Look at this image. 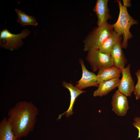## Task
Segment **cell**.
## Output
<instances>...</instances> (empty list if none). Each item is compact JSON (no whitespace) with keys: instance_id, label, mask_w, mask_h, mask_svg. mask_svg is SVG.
<instances>
[{"instance_id":"obj_5","label":"cell","mask_w":140,"mask_h":140,"mask_svg":"<svg viewBox=\"0 0 140 140\" xmlns=\"http://www.w3.org/2000/svg\"><path fill=\"white\" fill-rule=\"evenodd\" d=\"M88 52L86 60L94 71L113 66V61L111 54L103 53L98 49Z\"/></svg>"},{"instance_id":"obj_10","label":"cell","mask_w":140,"mask_h":140,"mask_svg":"<svg viewBox=\"0 0 140 140\" xmlns=\"http://www.w3.org/2000/svg\"><path fill=\"white\" fill-rule=\"evenodd\" d=\"M120 76L110 80L99 84L98 88L93 93L94 97L102 96L106 95L111 91L118 86Z\"/></svg>"},{"instance_id":"obj_13","label":"cell","mask_w":140,"mask_h":140,"mask_svg":"<svg viewBox=\"0 0 140 140\" xmlns=\"http://www.w3.org/2000/svg\"><path fill=\"white\" fill-rule=\"evenodd\" d=\"M63 87L67 88L69 91L71 95V100L69 106L68 110L64 113L59 115L58 120L60 119L62 116L66 113L65 116L67 117H68L73 114V105L75 100L77 97L81 93L85 92L86 91L82 90L73 86L72 84L67 83L64 81L62 83Z\"/></svg>"},{"instance_id":"obj_7","label":"cell","mask_w":140,"mask_h":140,"mask_svg":"<svg viewBox=\"0 0 140 140\" xmlns=\"http://www.w3.org/2000/svg\"><path fill=\"white\" fill-rule=\"evenodd\" d=\"M111 105L113 111L120 116H125L129 108L127 96L118 90L113 95Z\"/></svg>"},{"instance_id":"obj_6","label":"cell","mask_w":140,"mask_h":140,"mask_svg":"<svg viewBox=\"0 0 140 140\" xmlns=\"http://www.w3.org/2000/svg\"><path fill=\"white\" fill-rule=\"evenodd\" d=\"M130 65L121 69L122 78L117 87L118 90L127 97H130L134 92L135 85L130 71Z\"/></svg>"},{"instance_id":"obj_1","label":"cell","mask_w":140,"mask_h":140,"mask_svg":"<svg viewBox=\"0 0 140 140\" xmlns=\"http://www.w3.org/2000/svg\"><path fill=\"white\" fill-rule=\"evenodd\" d=\"M38 113L32 102L25 101L18 102L9 110L7 120L17 138L26 137L33 131Z\"/></svg>"},{"instance_id":"obj_16","label":"cell","mask_w":140,"mask_h":140,"mask_svg":"<svg viewBox=\"0 0 140 140\" xmlns=\"http://www.w3.org/2000/svg\"><path fill=\"white\" fill-rule=\"evenodd\" d=\"M15 10L18 15L17 21L22 26L31 25L36 26L38 25L34 17L27 15L18 9H15Z\"/></svg>"},{"instance_id":"obj_15","label":"cell","mask_w":140,"mask_h":140,"mask_svg":"<svg viewBox=\"0 0 140 140\" xmlns=\"http://www.w3.org/2000/svg\"><path fill=\"white\" fill-rule=\"evenodd\" d=\"M0 140H20L15 136L5 117L0 123Z\"/></svg>"},{"instance_id":"obj_9","label":"cell","mask_w":140,"mask_h":140,"mask_svg":"<svg viewBox=\"0 0 140 140\" xmlns=\"http://www.w3.org/2000/svg\"><path fill=\"white\" fill-rule=\"evenodd\" d=\"M108 0H97L94 8V11L97 18L98 27H101L107 23V20L111 16L108 7Z\"/></svg>"},{"instance_id":"obj_19","label":"cell","mask_w":140,"mask_h":140,"mask_svg":"<svg viewBox=\"0 0 140 140\" xmlns=\"http://www.w3.org/2000/svg\"><path fill=\"white\" fill-rule=\"evenodd\" d=\"M123 5L126 8L130 7L131 6V1L129 0H122Z\"/></svg>"},{"instance_id":"obj_8","label":"cell","mask_w":140,"mask_h":140,"mask_svg":"<svg viewBox=\"0 0 140 140\" xmlns=\"http://www.w3.org/2000/svg\"><path fill=\"white\" fill-rule=\"evenodd\" d=\"M80 62L82 72V76L75 86L81 90L89 87H98L99 85L96 80V75L93 72L87 70L82 60L80 59Z\"/></svg>"},{"instance_id":"obj_18","label":"cell","mask_w":140,"mask_h":140,"mask_svg":"<svg viewBox=\"0 0 140 140\" xmlns=\"http://www.w3.org/2000/svg\"><path fill=\"white\" fill-rule=\"evenodd\" d=\"M132 124L138 130V135L137 138L140 139V117L138 116L135 117Z\"/></svg>"},{"instance_id":"obj_4","label":"cell","mask_w":140,"mask_h":140,"mask_svg":"<svg viewBox=\"0 0 140 140\" xmlns=\"http://www.w3.org/2000/svg\"><path fill=\"white\" fill-rule=\"evenodd\" d=\"M30 32L27 28L18 34H13L7 29H3L0 31V46L11 51L17 49L23 44L22 39L26 38Z\"/></svg>"},{"instance_id":"obj_11","label":"cell","mask_w":140,"mask_h":140,"mask_svg":"<svg viewBox=\"0 0 140 140\" xmlns=\"http://www.w3.org/2000/svg\"><path fill=\"white\" fill-rule=\"evenodd\" d=\"M121 70L112 66L104 68L99 71L96 75V80L98 84L103 82L120 76Z\"/></svg>"},{"instance_id":"obj_2","label":"cell","mask_w":140,"mask_h":140,"mask_svg":"<svg viewBox=\"0 0 140 140\" xmlns=\"http://www.w3.org/2000/svg\"><path fill=\"white\" fill-rule=\"evenodd\" d=\"M117 1L119 8V14L117 21L113 26L114 31L122 36V46L125 49L127 47L128 40L132 37L130 31V29L132 26L137 24L138 22L129 15L127 8L123 5L120 0Z\"/></svg>"},{"instance_id":"obj_12","label":"cell","mask_w":140,"mask_h":140,"mask_svg":"<svg viewBox=\"0 0 140 140\" xmlns=\"http://www.w3.org/2000/svg\"><path fill=\"white\" fill-rule=\"evenodd\" d=\"M122 48V43L119 42L113 47L111 53L113 66L121 69L125 67L127 62Z\"/></svg>"},{"instance_id":"obj_14","label":"cell","mask_w":140,"mask_h":140,"mask_svg":"<svg viewBox=\"0 0 140 140\" xmlns=\"http://www.w3.org/2000/svg\"><path fill=\"white\" fill-rule=\"evenodd\" d=\"M122 36L114 31L99 47V50L101 52L111 54L113 47L117 43L121 42Z\"/></svg>"},{"instance_id":"obj_17","label":"cell","mask_w":140,"mask_h":140,"mask_svg":"<svg viewBox=\"0 0 140 140\" xmlns=\"http://www.w3.org/2000/svg\"><path fill=\"white\" fill-rule=\"evenodd\" d=\"M135 74L137 77V81L135 86L134 92L136 100H138L140 99V69L137 71Z\"/></svg>"},{"instance_id":"obj_3","label":"cell","mask_w":140,"mask_h":140,"mask_svg":"<svg viewBox=\"0 0 140 140\" xmlns=\"http://www.w3.org/2000/svg\"><path fill=\"white\" fill-rule=\"evenodd\" d=\"M114 31L113 25L108 23L94 29L83 40L84 51L98 50L103 42Z\"/></svg>"}]
</instances>
